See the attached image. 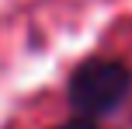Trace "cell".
Returning a JSON list of instances; mask_svg holds the SVG:
<instances>
[{"instance_id":"obj_1","label":"cell","mask_w":132,"mask_h":129,"mask_svg":"<svg viewBox=\"0 0 132 129\" xmlns=\"http://www.w3.org/2000/svg\"><path fill=\"white\" fill-rule=\"evenodd\" d=\"M132 77L122 63L115 59H94L73 73L70 80V105L80 112L84 119H97L108 115L111 108H118L122 98L129 94Z\"/></svg>"},{"instance_id":"obj_2","label":"cell","mask_w":132,"mask_h":129,"mask_svg":"<svg viewBox=\"0 0 132 129\" xmlns=\"http://www.w3.org/2000/svg\"><path fill=\"white\" fill-rule=\"evenodd\" d=\"M59 129H97L90 122V119H77V122H66V126H59Z\"/></svg>"}]
</instances>
